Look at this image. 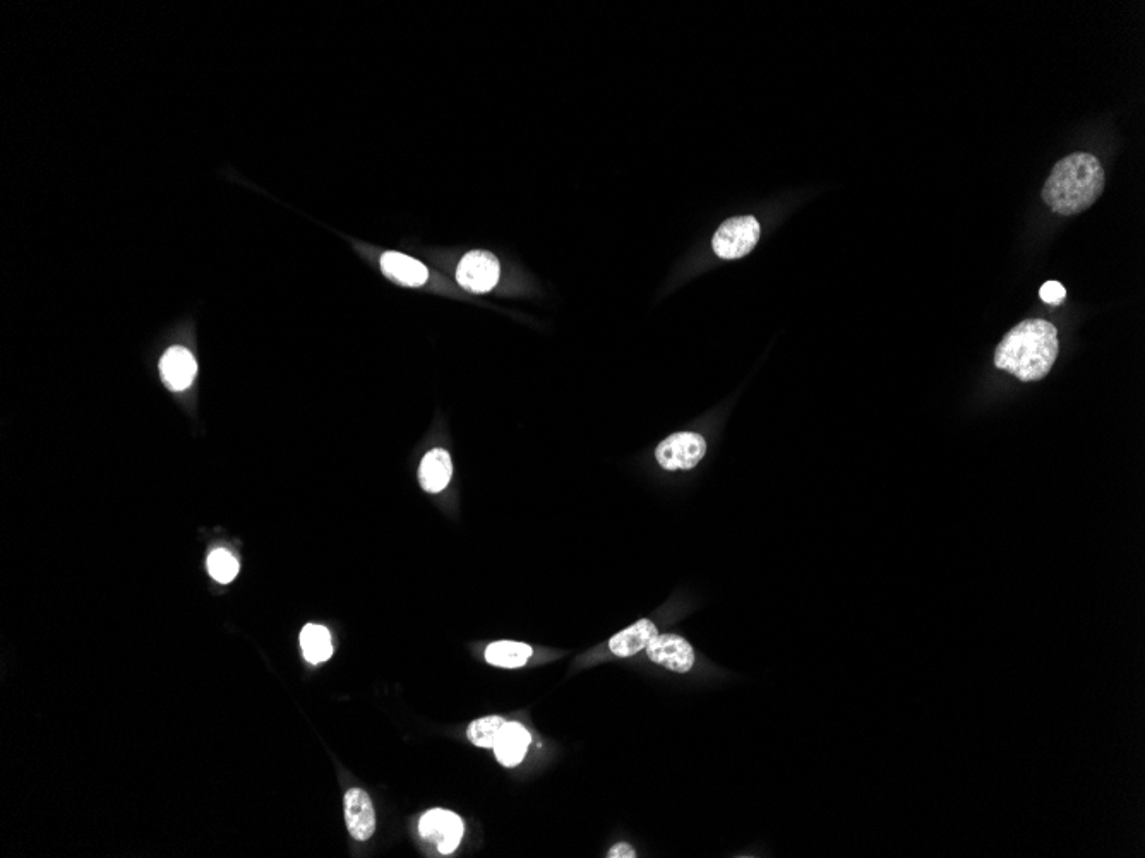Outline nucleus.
<instances>
[{
    "mask_svg": "<svg viewBox=\"0 0 1145 858\" xmlns=\"http://www.w3.org/2000/svg\"><path fill=\"white\" fill-rule=\"evenodd\" d=\"M1060 352L1058 331L1048 321L1029 319L1008 331L996 346L995 365L1022 382L1041 381L1050 374Z\"/></svg>",
    "mask_w": 1145,
    "mask_h": 858,
    "instance_id": "1",
    "label": "nucleus"
},
{
    "mask_svg": "<svg viewBox=\"0 0 1145 858\" xmlns=\"http://www.w3.org/2000/svg\"><path fill=\"white\" fill-rule=\"evenodd\" d=\"M1104 168L1091 153L1065 156L1053 167L1043 187L1044 203L1058 215H1080L1103 194Z\"/></svg>",
    "mask_w": 1145,
    "mask_h": 858,
    "instance_id": "2",
    "label": "nucleus"
},
{
    "mask_svg": "<svg viewBox=\"0 0 1145 858\" xmlns=\"http://www.w3.org/2000/svg\"><path fill=\"white\" fill-rule=\"evenodd\" d=\"M760 233L762 228L755 216L731 218L715 232L712 247L722 259H739L755 249Z\"/></svg>",
    "mask_w": 1145,
    "mask_h": 858,
    "instance_id": "3",
    "label": "nucleus"
},
{
    "mask_svg": "<svg viewBox=\"0 0 1145 858\" xmlns=\"http://www.w3.org/2000/svg\"><path fill=\"white\" fill-rule=\"evenodd\" d=\"M707 453V442L696 432H678L660 442L655 458L667 471L691 470Z\"/></svg>",
    "mask_w": 1145,
    "mask_h": 858,
    "instance_id": "4",
    "label": "nucleus"
},
{
    "mask_svg": "<svg viewBox=\"0 0 1145 858\" xmlns=\"http://www.w3.org/2000/svg\"><path fill=\"white\" fill-rule=\"evenodd\" d=\"M419 833L441 855H451L462 841L463 821L455 812L432 809L420 817Z\"/></svg>",
    "mask_w": 1145,
    "mask_h": 858,
    "instance_id": "5",
    "label": "nucleus"
},
{
    "mask_svg": "<svg viewBox=\"0 0 1145 858\" xmlns=\"http://www.w3.org/2000/svg\"><path fill=\"white\" fill-rule=\"evenodd\" d=\"M499 271L501 268H499L498 257L494 254L486 251H472L468 252L467 256L463 257L458 264L456 280L468 292L487 293L498 285Z\"/></svg>",
    "mask_w": 1145,
    "mask_h": 858,
    "instance_id": "6",
    "label": "nucleus"
},
{
    "mask_svg": "<svg viewBox=\"0 0 1145 858\" xmlns=\"http://www.w3.org/2000/svg\"><path fill=\"white\" fill-rule=\"evenodd\" d=\"M645 651L655 665L678 674L690 672L695 665L693 646L676 634H657Z\"/></svg>",
    "mask_w": 1145,
    "mask_h": 858,
    "instance_id": "7",
    "label": "nucleus"
},
{
    "mask_svg": "<svg viewBox=\"0 0 1145 858\" xmlns=\"http://www.w3.org/2000/svg\"><path fill=\"white\" fill-rule=\"evenodd\" d=\"M345 821L348 833L357 841H367L376 831V812L369 795L360 788L345 793Z\"/></svg>",
    "mask_w": 1145,
    "mask_h": 858,
    "instance_id": "8",
    "label": "nucleus"
},
{
    "mask_svg": "<svg viewBox=\"0 0 1145 858\" xmlns=\"http://www.w3.org/2000/svg\"><path fill=\"white\" fill-rule=\"evenodd\" d=\"M160 372L168 389L184 391L194 381L198 364L189 350L182 346H172L160 360Z\"/></svg>",
    "mask_w": 1145,
    "mask_h": 858,
    "instance_id": "9",
    "label": "nucleus"
},
{
    "mask_svg": "<svg viewBox=\"0 0 1145 858\" xmlns=\"http://www.w3.org/2000/svg\"><path fill=\"white\" fill-rule=\"evenodd\" d=\"M530 740H532L530 733H528L527 728L523 727L522 723L506 721L492 749H494V754H496L499 763L506 768H515L522 763L523 757L527 754Z\"/></svg>",
    "mask_w": 1145,
    "mask_h": 858,
    "instance_id": "10",
    "label": "nucleus"
},
{
    "mask_svg": "<svg viewBox=\"0 0 1145 858\" xmlns=\"http://www.w3.org/2000/svg\"><path fill=\"white\" fill-rule=\"evenodd\" d=\"M453 477V463L446 449L436 447L422 458L419 468L420 487L429 494H438L448 487Z\"/></svg>",
    "mask_w": 1145,
    "mask_h": 858,
    "instance_id": "11",
    "label": "nucleus"
},
{
    "mask_svg": "<svg viewBox=\"0 0 1145 858\" xmlns=\"http://www.w3.org/2000/svg\"><path fill=\"white\" fill-rule=\"evenodd\" d=\"M381 269L390 280L405 286H422L429 278V271L424 264L400 252H384Z\"/></svg>",
    "mask_w": 1145,
    "mask_h": 858,
    "instance_id": "12",
    "label": "nucleus"
},
{
    "mask_svg": "<svg viewBox=\"0 0 1145 858\" xmlns=\"http://www.w3.org/2000/svg\"><path fill=\"white\" fill-rule=\"evenodd\" d=\"M659 634L654 622L643 619L635 622L633 626L618 632L616 636H612L609 641V650L616 656L621 658H628V656L636 655L642 650H647L650 641Z\"/></svg>",
    "mask_w": 1145,
    "mask_h": 858,
    "instance_id": "13",
    "label": "nucleus"
},
{
    "mask_svg": "<svg viewBox=\"0 0 1145 858\" xmlns=\"http://www.w3.org/2000/svg\"><path fill=\"white\" fill-rule=\"evenodd\" d=\"M300 648L304 658L312 665L330 660L333 655L330 631L318 624H307L300 632Z\"/></svg>",
    "mask_w": 1145,
    "mask_h": 858,
    "instance_id": "14",
    "label": "nucleus"
},
{
    "mask_svg": "<svg viewBox=\"0 0 1145 858\" xmlns=\"http://www.w3.org/2000/svg\"><path fill=\"white\" fill-rule=\"evenodd\" d=\"M534 655V650L525 643L515 641H498L487 646L486 660L494 667L520 668Z\"/></svg>",
    "mask_w": 1145,
    "mask_h": 858,
    "instance_id": "15",
    "label": "nucleus"
},
{
    "mask_svg": "<svg viewBox=\"0 0 1145 858\" xmlns=\"http://www.w3.org/2000/svg\"><path fill=\"white\" fill-rule=\"evenodd\" d=\"M504 718L501 716H484L479 720L472 721L467 728V737L472 744L477 747H484V749H491L494 747V742L498 739L501 728L504 727Z\"/></svg>",
    "mask_w": 1145,
    "mask_h": 858,
    "instance_id": "16",
    "label": "nucleus"
},
{
    "mask_svg": "<svg viewBox=\"0 0 1145 858\" xmlns=\"http://www.w3.org/2000/svg\"><path fill=\"white\" fill-rule=\"evenodd\" d=\"M208 572L218 583L227 584L239 574V562L228 550L216 549L208 557Z\"/></svg>",
    "mask_w": 1145,
    "mask_h": 858,
    "instance_id": "17",
    "label": "nucleus"
},
{
    "mask_svg": "<svg viewBox=\"0 0 1145 858\" xmlns=\"http://www.w3.org/2000/svg\"><path fill=\"white\" fill-rule=\"evenodd\" d=\"M1039 295H1041V300H1043L1044 304L1062 305L1063 300L1067 297V290H1065L1062 283H1058V281H1048V283H1044V285L1041 286Z\"/></svg>",
    "mask_w": 1145,
    "mask_h": 858,
    "instance_id": "18",
    "label": "nucleus"
},
{
    "mask_svg": "<svg viewBox=\"0 0 1145 858\" xmlns=\"http://www.w3.org/2000/svg\"><path fill=\"white\" fill-rule=\"evenodd\" d=\"M607 857H609V858H635L636 852H635V850H633V847H630V845H628V843H618V845H616V847H612L611 850H609V853H607Z\"/></svg>",
    "mask_w": 1145,
    "mask_h": 858,
    "instance_id": "19",
    "label": "nucleus"
}]
</instances>
